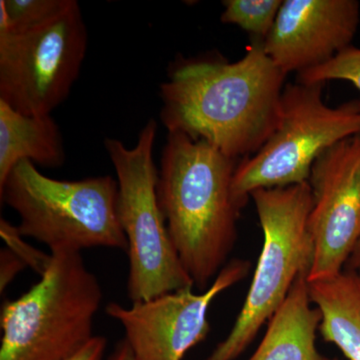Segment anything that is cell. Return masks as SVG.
<instances>
[{"label": "cell", "instance_id": "1", "mask_svg": "<svg viewBox=\"0 0 360 360\" xmlns=\"http://www.w3.org/2000/svg\"><path fill=\"white\" fill-rule=\"evenodd\" d=\"M288 75L252 39L236 63L203 56L175 61L160 85V120L168 134L203 141L232 160L255 155L281 118Z\"/></svg>", "mask_w": 360, "mask_h": 360}, {"label": "cell", "instance_id": "2", "mask_svg": "<svg viewBox=\"0 0 360 360\" xmlns=\"http://www.w3.org/2000/svg\"><path fill=\"white\" fill-rule=\"evenodd\" d=\"M239 161L203 141L167 134L158 170V201L180 262L200 290L210 288L238 239L245 205L232 193Z\"/></svg>", "mask_w": 360, "mask_h": 360}, {"label": "cell", "instance_id": "3", "mask_svg": "<svg viewBox=\"0 0 360 360\" xmlns=\"http://www.w3.org/2000/svg\"><path fill=\"white\" fill-rule=\"evenodd\" d=\"M0 200L18 213L20 236L44 243L51 253L129 250L118 217L117 180L110 175L54 179L22 160L0 186Z\"/></svg>", "mask_w": 360, "mask_h": 360}, {"label": "cell", "instance_id": "4", "mask_svg": "<svg viewBox=\"0 0 360 360\" xmlns=\"http://www.w3.org/2000/svg\"><path fill=\"white\" fill-rule=\"evenodd\" d=\"M51 264L0 314V360H68L92 338L103 291L80 252L51 253Z\"/></svg>", "mask_w": 360, "mask_h": 360}, {"label": "cell", "instance_id": "5", "mask_svg": "<svg viewBox=\"0 0 360 360\" xmlns=\"http://www.w3.org/2000/svg\"><path fill=\"white\" fill-rule=\"evenodd\" d=\"M156 135L158 123L149 120L134 148L120 139L104 141L117 180L118 217L129 243L127 295L132 303L194 286L158 201V169L153 160Z\"/></svg>", "mask_w": 360, "mask_h": 360}, {"label": "cell", "instance_id": "6", "mask_svg": "<svg viewBox=\"0 0 360 360\" xmlns=\"http://www.w3.org/2000/svg\"><path fill=\"white\" fill-rule=\"evenodd\" d=\"M250 198L264 231L262 253L233 328L203 360L238 359L283 305L297 277L309 274L314 260L309 231L312 193L309 182L257 189Z\"/></svg>", "mask_w": 360, "mask_h": 360}, {"label": "cell", "instance_id": "7", "mask_svg": "<svg viewBox=\"0 0 360 360\" xmlns=\"http://www.w3.org/2000/svg\"><path fill=\"white\" fill-rule=\"evenodd\" d=\"M323 87L285 84L276 130L236 167L232 193L241 205L246 206L257 189L309 182L315 160L324 151L360 134V98L333 108L324 103Z\"/></svg>", "mask_w": 360, "mask_h": 360}, {"label": "cell", "instance_id": "8", "mask_svg": "<svg viewBox=\"0 0 360 360\" xmlns=\"http://www.w3.org/2000/svg\"><path fill=\"white\" fill-rule=\"evenodd\" d=\"M79 4L23 32L0 34V101L25 115H51L77 82L87 49Z\"/></svg>", "mask_w": 360, "mask_h": 360}, {"label": "cell", "instance_id": "9", "mask_svg": "<svg viewBox=\"0 0 360 360\" xmlns=\"http://www.w3.org/2000/svg\"><path fill=\"white\" fill-rule=\"evenodd\" d=\"M250 266L248 260H231L202 293L186 288L129 307L110 302L105 312L124 329L135 359L182 360L210 335L207 312L213 300L243 281Z\"/></svg>", "mask_w": 360, "mask_h": 360}, {"label": "cell", "instance_id": "10", "mask_svg": "<svg viewBox=\"0 0 360 360\" xmlns=\"http://www.w3.org/2000/svg\"><path fill=\"white\" fill-rule=\"evenodd\" d=\"M309 231L314 255L307 281L345 269L360 238V134L331 146L311 168Z\"/></svg>", "mask_w": 360, "mask_h": 360}, {"label": "cell", "instance_id": "11", "mask_svg": "<svg viewBox=\"0 0 360 360\" xmlns=\"http://www.w3.org/2000/svg\"><path fill=\"white\" fill-rule=\"evenodd\" d=\"M356 0H285L264 51L286 75L316 68L350 46L359 30Z\"/></svg>", "mask_w": 360, "mask_h": 360}, {"label": "cell", "instance_id": "12", "mask_svg": "<svg viewBox=\"0 0 360 360\" xmlns=\"http://www.w3.org/2000/svg\"><path fill=\"white\" fill-rule=\"evenodd\" d=\"M307 276L305 272L297 277L250 360H330L315 345L321 314L311 307Z\"/></svg>", "mask_w": 360, "mask_h": 360}, {"label": "cell", "instance_id": "13", "mask_svg": "<svg viewBox=\"0 0 360 360\" xmlns=\"http://www.w3.org/2000/svg\"><path fill=\"white\" fill-rule=\"evenodd\" d=\"M22 160L60 167L65 161L60 129L51 115H22L0 101V186Z\"/></svg>", "mask_w": 360, "mask_h": 360}, {"label": "cell", "instance_id": "14", "mask_svg": "<svg viewBox=\"0 0 360 360\" xmlns=\"http://www.w3.org/2000/svg\"><path fill=\"white\" fill-rule=\"evenodd\" d=\"M311 302L321 314L319 330L348 360H360V276L343 269L338 276L309 283Z\"/></svg>", "mask_w": 360, "mask_h": 360}, {"label": "cell", "instance_id": "15", "mask_svg": "<svg viewBox=\"0 0 360 360\" xmlns=\"http://www.w3.org/2000/svg\"><path fill=\"white\" fill-rule=\"evenodd\" d=\"M72 0H1L0 34L23 32L63 13Z\"/></svg>", "mask_w": 360, "mask_h": 360}, {"label": "cell", "instance_id": "16", "mask_svg": "<svg viewBox=\"0 0 360 360\" xmlns=\"http://www.w3.org/2000/svg\"><path fill=\"white\" fill-rule=\"evenodd\" d=\"M281 0H225L222 23L238 25L253 39H266L276 22Z\"/></svg>", "mask_w": 360, "mask_h": 360}, {"label": "cell", "instance_id": "17", "mask_svg": "<svg viewBox=\"0 0 360 360\" xmlns=\"http://www.w3.org/2000/svg\"><path fill=\"white\" fill-rule=\"evenodd\" d=\"M330 80H347L360 92V49L354 45L343 49L323 65L297 73L296 82L305 84H326Z\"/></svg>", "mask_w": 360, "mask_h": 360}, {"label": "cell", "instance_id": "18", "mask_svg": "<svg viewBox=\"0 0 360 360\" xmlns=\"http://www.w3.org/2000/svg\"><path fill=\"white\" fill-rule=\"evenodd\" d=\"M0 234L8 245L9 250H13L21 259L25 260L28 266L39 272V276L44 274L47 266L51 264V255H44L42 251L28 245L23 240V236L18 232V227L13 226L4 219L0 221Z\"/></svg>", "mask_w": 360, "mask_h": 360}, {"label": "cell", "instance_id": "19", "mask_svg": "<svg viewBox=\"0 0 360 360\" xmlns=\"http://www.w3.org/2000/svg\"><path fill=\"white\" fill-rule=\"evenodd\" d=\"M28 265L8 248L0 251V291L4 293L18 274Z\"/></svg>", "mask_w": 360, "mask_h": 360}, {"label": "cell", "instance_id": "20", "mask_svg": "<svg viewBox=\"0 0 360 360\" xmlns=\"http://www.w3.org/2000/svg\"><path fill=\"white\" fill-rule=\"evenodd\" d=\"M108 340L101 335H94L77 354L68 360H104Z\"/></svg>", "mask_w": 360, "mask_h": 360}, {"label": "cell", "instance_id": "21", "mask_svg": "<svg viewBox=\"0 0 360 360\" xmlns=\"http://www.w3.org/2000/svg\"><path fill=\"white\" fill-rule=\"evenodd\" d=\"M108 360H136L135 359L134 354H132L131 349H130L129 343L123 340L120 341L116 345L115 350L112 354H110Z\"/></svg>", "mask_w": 360, "mask_h": 360}, {"label": "cell", "instance_id": "22", "mask_svg": "<svg viewBox=\"0 0 360 360\" xmlns=\"http://www.w3.org/2000/svg\"><path fill=\"white\" fill-rule=\"evenodd\" d=\"M345 269L355 272L360 276V238L352 250V255L348 257Z\"/></svg>", "mask_w": 360, "mask_h": 360}, {"label": "cell", "instance_id": "23", "mask_svg": "<svg viewBox=\"0 0 360 360\" xmlns=\"http://www.w3.org/2000/svg\"><path fill=\"white\" fill-rule=\"evenodd\" d=\"M330 360H338V359H330Z\"/></svg>", "mask_w": 360, "mask_h": 360}]
</instances>
